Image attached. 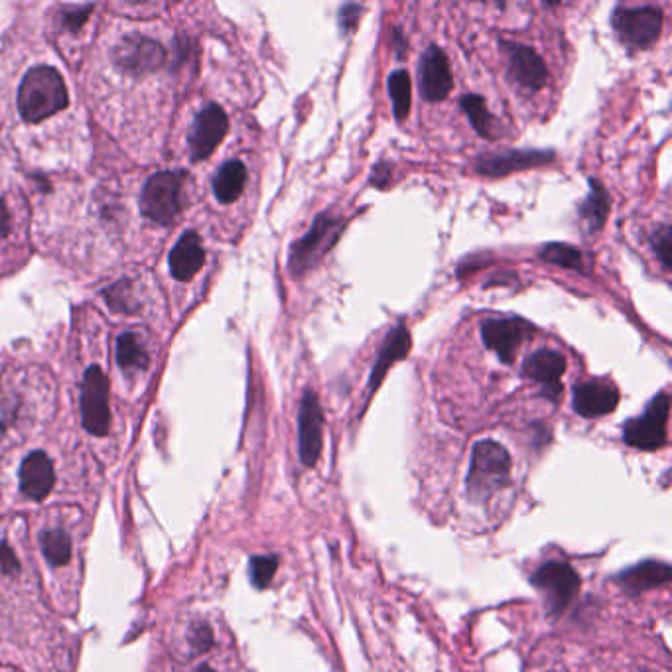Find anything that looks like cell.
Returning <instances> with one entry per match:
<instances>
[{
    "label": "cell",
    "instance_id": "1",
    "mask_svg": "<svg viewBox=\"0 0 672 672\" xmlns=\"http://www.w3.org/2000/svg\"><path fill=\"white\" fill-rule=\"evenodd\" d=\"M68 89L54 68L30 69L18 91V109L24 121L42 123L68 107Z\"/></svg>",
    "mask_w": 672,
    "mask_h": 672
},
{
    "label": "cell",
    "instance_id": "2",
    "mask_svg": "<svg viewBox=\"0 0 672 672\" xmlns=\"http://www.w3.org/2000/svg\"><path fill=\"white\" fill-rule=\"evenodd\" d=\"M511 481V456L495 440H481L471 450V464L466 477V493L473 503H487Z\"/></svg>",
    "mask_w": 672,
    "mask_h": 672
},
{
    "label": "cell",
    "instance_id": "3",
    "mask_svg": "<svg viewBox=\"0 0 672 672\" xmlns=\"http://www.w3.org/2000/svg\"><path fill=\"white\" fill-rule=\"evenodd\" d=\"M347 221L332 211L320 213L310 231L292 243L288 253V272L292 278H302L310 270L316 269L322 259L336 247Z\"/></svg>",
    "mask_w": 672,
    "mask_h": 672
},
{
    "label": "cell",
    "instance_id": "4",
    "mask_svg": "<svg viewBox=\"0 0 672 672\" xmlns=\"http://www.w3.org/2000/svg\"><path fill=\"white\" fill-rule=\"evenodd\" d=\"M663 10L657 6H617L611 24L617 40L631 52L653 48L663 32Z\"/></svg>",
    "mask_w": 672,
    "mask_h": 672
},
{
    "label": "cell",
    "instance_id": "5",
    "mask_svg": "<svg viewBox=\"0 0 672 672\" xmlns=\"http://www.w3.org/2000/svg\"><path fill=\"white\" fill-rule=\"evenodd\" d=\"M669 412L671 395L663 391L647 404L641 416H635L623 424V442L643 452L661 450L667 444Z\"/></svg>",
    "mask_w": 672,
    "mask_h": 672
},
{
    "label": "cell",
    "instance_id": "6",
    "mask_svg": "<svg viewBox=\"0 0 672 672\" xmlns=\"http://www.w3.org/2000/svg\"><path fill=\"white\" fill-rule=\"evenodd\" d=\"M550 615H562L580 594L582 580L564 560L544 562L531 578Z\"/></svg>",
    "mask_w": 672,
    "mask_h": 672
},
{
    "label": "cell",
    "instance_id": "7",
    "mask_svg": "<svg viewBox=\"0 0 672 672\" xmlns=\"http://www.w3.org/2000/svg\"><path fill=\"white\" fill-rule=\"evenodd\" d=\"M184 205V176L176 172L154 174L142 192V213L158 223L172 225Z\"/></svg>",
    "mask_w": 672,
    "mask_h": 672
},
{
    "label": "cell",
    "instance_id": "8",
    "mask_svg": "<svg viewBox=\"0 0 672 672\" xmlns=\"http://www.w3.org/2000/svg\"><path fill=\"white\" fill-rule=\"evenodd\" d=\"M537 334V328L519 316L487 318L481 324V339L489 351H493L505 365H511L519 347Z\"/></svg>",
    "mask_w": 672,
    "mask_h": 672
},
{
    "label": "cell",
    "instance_id": "9",
    "mask_svg": "<svg viewBox=\"0 0 672 672\" xmlns=\"http://www.w3.org/2000/svg\"><path fill=\"white\" fill-rule=\"evenodd\" d=\"M81 418L85 430L93 436H107L111 430L109 383L99 367L85 371L81 387Z\"/></svg>",
    "mask_w": 672,
    "mask_h": 672
},
{
    "label": "cell",
    "instance_id": "10",
    "mask_svg": "<svg viewBox=\"0 0 672 672\" xmlns=\"http://www.w3.org/2000/svg\"><path fill=\"white\" fill-rule=\"evenodd\" d=\"M324 448V410L318 395L306 389L298 408V454L306 468H314Z\"/></svg>",
    "mask_w": 672,
    "mask_h": 672
},
{
    "label": "cell",
    "instance_id": "11",
    "mask_svg": "<svg viewBox=\"0 0 672 672\" xmlns=\"http://www.w3.org/2000/svg\"><path fill=\"white\" fill-rule=\"evenodd\" d=\"M503 54L507 56L509 79L529 93H537L548 83V68L538 56L537 50L513 40H499Z\"/></svg>",
    "mask_w": 672,
    "mask_h": 672
},
{
    "label": "cell",
    "instance_id": "12",
    "mask_svg": "<svg viewBox=\"0 0 672 672\" xmlns=\"http://www.w3.org/2000/svg\"><path fill=\"white\" fill-rule=\"evenodd\" d=\"M554 150H505L495 154L477 156L473 162V170L485 178H505L515 172L540 168L544 164L554 162Z\"/></svg>",
    "mask_w": 672,
    "mask_h": 672
},
{
    "label": "cell",
    "instance_id": "13",
    "mask_svg": "<svg viewBox=\"0 0 672 672\" xmlns=\"http://www.w3.org/2000/svg\"><path fill=\"white\" fill-rule=\"evenodd\" d=\"M418 87L420 95L428 103H440L448 99L454 89V77L446 52L432 44L420 58L418 66Z\"/></svg>",
    "mask_w": 672,
    "mask_h": 672
},
{
    "label": "cell",
    "instance_id": "14",
    "mask_svg": "<svg viewBox=\"0 0 672 672\" xmlns=\"http://www.w3.org/2000/svg\"><path fill=\"white\" fill-rule=\"evenodd\" d=\"M566 371V359L554 349H538L523 363V375L540 385V395L552 403H558L564 387L560 377Z\"/></svg>",
    "mask_w": 672,
    "mask_h": 672
},
{
    "label": "cell",
    "instance_id": "15",
    "mask_svg": "<svg viewBox=\"0 0 672 672\" xmlns=\"http://www.w3.org/2000/svg\"><path fill=\"white\" fill-rule=\"evenodd\" d=\"M229 131V119L219 105H207L190 131V154L196 162L209 158Z\"/></svg>",
    "mask_w": 672,
    "mask_h": 672
},
{
    "label": "cell",
    "instance_id": "16",
    "mask_svg": "<svg viewBox=\"0 0 672 672\" xmlns=\"http://www.w3.org/2000/svg\"><path fill=\"white\" fill-rule=\"evenodd\" d=\"M166 50L152 38L133 36L127 38L117 50V66L127 73H152L164 68Z\"/></svg>",
    "mask_w": 672,
    "mask_h": 672
},
{
    "label": "cell",
    "instance_id": "17",
    "mask_svg": "<svg viewBox=\"0 0 672 672\" xmlns=\"http://www.w3.org/2000/svg\"><path fill=\"white\" fill-rule=\"evenodd\" d=\"M619 404V391L607 379L578 383L572 391V408L582 418H600L611 414Z\"/></svg>",
    "mask_w": 672,
    "mask_h": 672
},
{
    "label": "cell",
    "instance_id": "18",
    "mask_svg": "<svg viewBox=\"0 0 672 672\" xmlns=\"http://www.w3.org/2000/svg\"><path fill=\"white\" fill-rule=\"evenodd\" d=\"M672 568L669 562L663 560H643L615 576V584L629 596H639L649 590L663 588L671 582Z\"/></svg>",
    "mask_w": 672,
    "mask_h": 672
},
{
    "label": "cell",
    "instance_id": "19",
    "mask_svg": "<svg viewBox=\"0 0 672 672\" xmlns=\"http://www.w3.org/2000/svg\"><path fill=\"white\" fill-rule=\"evenodd\" d=\"M410 347H412V337H410V332L406 330L404 324H399L397 328H393L387 334L383 345H381V351L377 355V361L373 365V371L369 375V387H367V397L369 399L381 387V383L385 381L389 369L397 361H401V359H404L410 353Z\"/></svg>",
    "mask_w": 672,
    "mask_h": 672
},
{
    "label": "cell",
    "instance_id": "20",
    "mask_svg": "<svg viewBox=\"0 0 672 672\" xmlns=\"http://www.w3.org/2000/svg\"><path fill=\"white\" fill-rule=\"evenodd\" d=\"M20 491L34 501H42L50 495L56 481L52 460L44 452L30 454L20 466Z\"/></svg>",
    "mask_w": 672,
    "mask_h": 672
},
{
    "label": "cell",
    "instance_id": "21",
    "mask_svg": "<svg viewBox=\"0 0 672 672\" xmlns=\"http://www.w3.org/2000/svg\"><path fill=\"white\" fill-rule=\"evenodd\" d=\"M205 263L202 239L196 233H186L170 253V269L180 282L192 280Z\"/></svg>",
    "mask_w": 672,
    "mask_h": 672
},
{
    "label": "cell",
    "instance_id": "22",
    "mask_svg": "<svg viewBox=\"0 0 672 672\" xmlns=\"http://www.w3.org/2000/svg\"><path fill=\"white\" fill-rule=\"evenodd\" d=\"M245 184H247L245 164L241 160H229L219 168L217 176L213 178V194L219 202L229 205L241 198Z\"/></svg>",
    "mask_w": 672,
    "mask_h": 672
},
{
    "label": "cell",
    "instance_id": "23",
    "mask_svg": "<svg viewBox=\"0 0 672 672\" xmlns=\"http://www.w3.org/2000/svg\"><path fill=\"white\" fill-rule=\"evenodd\" d=\"M588 186H590V192H588L586 200L580 203L578 215L584 221L588 233L596 235V233H600L604 229L605 221H607V215H609V196H607V192H605V188L602 186L600 180L590 178Z\"/></svg>",
    "mask_w": 672,
    "mask_h": 672
},
{
    "label": "cell",
    "instance_id": "24",
    "mask_svg": "<svg viewBox=\"0 0 672 672\" xmlns=\"http://www.w3.org/2000/svg\"><path fill=\"white\" fill-rule=\"evenodd\" d=\"M460 107L466 113V117L470 119L471 127L477 131V135L487 138V140H495V129H497V119L491 115V111L487 109V101L481 95H464L460 99Z\"/></svg>",
    "mask_w": 672,
    "mask_h": 672
},
{
    "label": "cell",
    "instance_id": "25",
    "mask_svg": "<svg viewBox=\"0 0 672 672\" xmlns=\"http://www.w3.org/2000/svg\"><path fill=\"white\" fill-rule=\"evenodd\" d=\"M538 259L542 263L556 265L560 269L574 270V272H580V274H588L584 253L578 251L572 245H566V243H548V245H544L540 249V253H538Z\"/></svg>",
    "mask_w": 672,
    "mask_h": 672
},
{
    "label": "cell",
    "instance_id": "26",
    "mask_svg": "<svg viewBox=\"0 0 672 672\" xmlns=\"http://www.w3.org/2000/svg\"><path fill=\"white\" fill-rule=\"evenodd\" d=\"M117 361L121 369L129 375L142 371L148 365V351L144 339L133 332L121 336L117 345Z\"/></svg>",
    "mask_w": 672,
    "mask_h": 672
},
{
    "label": "cell",
    "instance_id": "27",
    "mask_svg": "<svg viewBox=\"0 0 672 672\" xmlns=\"http://www.w3.org/2000/svg\"><path fill=\"white\" fill-rule=\"evenodd\" d=\"M387 89L393 101V113L395 119L399 123H403L410 115V107H412V81L408 71L404 69H397L389 75L387 79Z\"/></svg>",
    "mask_w": 672,
    "mask_h": 672
},
{
    "label": "cell",
    "instance_id": "28",
    "mask_svg": "<svg viewBox=\"0 0 672 672\" xmlns=\"http://www.w3.org/2000/svg\"><path fill=\"white\" fill-rule=\"evenodd\" d=\"M40 548L52 566H64L71 558V540H69L68 533L62 529L42 533Z\"/></svg>",
    "mask_w": 672,
    "mask_h": 672
},
{
    "label": "cell",
    "instance_id": "29",
    "mask_svg": "<svg viewBox=\"0 0 672 672\" xmlns=\"http://www.w3.org/2000/svg\"><path fill=\"white\" fill-rule=\"evenodd\" d=\"M278 570V556L267 554V556H253L249 562V576L251 584L257 590H267Z\"/></svg>",
    "mask_w": 672,
    "mask_h": 672
},
{
    "label": "cell",
    "instance_id": "30",
    "mask_svg": "<svg viewBox=\"0 0 672 672\" xmlns=\"http://www.w3.org/2000/svg\"><path fill=\"white\" fill-rule=\"evenodd\" d=\"M671 225L665 223V225H659L657 231L651 235V247L657 255V259L661 261L663 269L671 270Z\"/></svg>",
    "mask_w": 672,
    "mask_h": 672
},
{
    "label": "cell",
    "instance_id": "31",
    "mask_svg": "<svg viewBox=\"0 0 672 672\" xmlns=\"http://www.w3.org/2000/svg\"><path fill=\"white\" fill-rule=\"evenodd\" d=\"M190 643L196 653H207L213 647V629L207 623H196L190 631Z\"/></svg>",
    "mask_w": 672,
    "mask_h": 672
},
{
    "label": "cell",
    "instance_id": "32",
    "mask_svg": "<svg viewBox=\"0 0 672 672\" xmlns=\"http://www.w3.org/2000/svg\"><path fill=\"white\" fill-rule=\"evenodd\" d=\"M361 12H363L361 4H345V6H341V10H339V28L345 34H349L357 26V20H359Z\"/></svg>",
    "mask_w": 672,
    "mask_h": 672
},
{
    "label": "cell",
    "instance_id": "33",
    "mask_svg": "<svg viewBox=\"0 0 672 672\" xmlns=\"http://www.w3.org/2000/svg\"><path fill=\"white\" fill-rule=\"evenodd\" d=\"M18 570H20V562H18L14 550L8 544L0 542V572L16 574Z\"/></svg>",
    "mask_w": 672,
    "mask_h": 672
},
{
    "label": "cell",
    "instance_id": "34",
    "mask_svg": "<svg viewBox=\"0 0 672 672\" xmlns=\"http://www.w3.org/2000/svg\"><path fill=\"white\" fill-rule=\"evenodd\" d=\"M391 172H393V166L389 162H379L375 168H373V174H371V184L377 186L379 190H385L391 182Z\"/></svg>",
    "mask_w": 672,
    "mask_h": 672
},
{
    "label": "cell",
    "instance_id": "35",
    "mask_svg": "<svg viewBox=\"0 0 672 672\" xmlns=\"http://www.w3.org/2000/svg\"><path fill=\"white\" fill-rule=\"evenodd\" d=\"M393 40H395V46L399 50V58H403L404 54H406V40H404L403 32L399 28H395Z\"/></svg>",
    "mask_w": 672,
    "mask_h": 672
},
{
    "label": "cell",
    "instance_id": "36",
    "mask_svg": "<svg viewBox=\"0 0 672 672\" xmlns=\"http://www.w3.org/2000/svg\"><path fill=\"white\" fill-rule=\"evenodd\" d=\"M196 672H215V671H213V669H209V667H202V669H200V671H196Z\"/></svg>",
    "mask_w": 672,
    "mask_h": 672
}]
</instances>
